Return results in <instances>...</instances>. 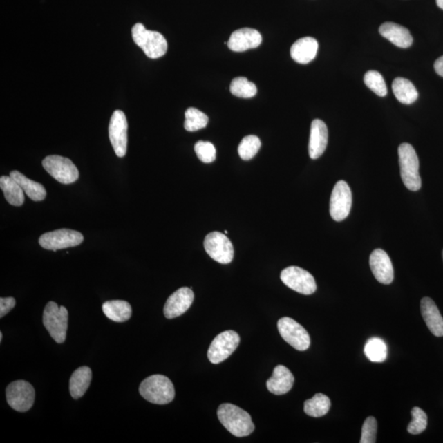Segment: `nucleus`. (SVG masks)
Masks as SVG:
<instances>
[{"label": "nucleus", "mask_w": 443, "mask_h": 443, "mask_svg": "<svg viewBox=\"0 0 443 443\" xmlns=\"http://www.w3.org/2000/svg\"><path fill=\"white\" fill-rule=\"evenodd\" d=\"M330 399L324 394L317 393L305 402L304 411L305 414L311 417L319 418L326 415L330 411Z\"/></svg>", "instance_id": "nucleus-28"}, {"label": "nucleus", "mask_w": 443, "mask_h": 443, "mask_svg": "<svg viewBox=\"0 0 443 443\" xmlns=\"http://www.w3.org/2000/svg\"><path fill=\"white\" fill-rule=\"evenodd\" d=\"M92 379V372L89 367L82 366L73 372L69 381V389L74 399L84 396L89 388Z\"/></svg>", "instance_id": "nucleus-23"}, {"label": "nucleus", "mask_w": 443, "mask_h": 443, "mask_svg": "<svg viewBox=\"0 0 443 443\" xmlns=\"http://www.w3.org/2000/svg\"><path fill=\"white\" fill-rule=\"evenodd\" d=\"M437 6L443 10V0H436Z\"/></svg>", "instance_id": "nucleus-39"}, {"label": "nucleus", "mask_w": 443, "mask_h": 443, "mask_svg": "<svg viewBox=\"0 0 443 443\" xmlns=\"http://www.w3.org/2000/svg\"><path fill=\"white\" fill-rule=\"evenodd\" d=\"M278 328L281 337L293 348L304 352L310 348V337L308 332L295 320L288 317L280 319Z\"/></svg>", "instance_id": "nucleus-11"}, {"label": "nucleus", "mask_w": 443, "mask_h": 443, "mask_svg": "<svg viewBox=\"0 0 443 443\" xmlns=\"http://www.w3.org/2000/svg\"><path fill=\"white\" fill-rule=\"evenodd\" d=\"M217 414L220 423L235 437H247L254 431L252 416L238 406L225 403L218 407Z\"/></svg>", "instance_id": "nucleus-1"}, {"label": "nucleus", "mask_w": 443, "mask_h": 443, "mask_svg": "<svg viewBox=\"0 0 443 443\" xmlns=\"http://www.w3.org/2000/svg\"><path fill=\"white\" fill-rule=\"evenodd\" d=\"M84 236L77 231L59 229L46 232L39 238L41 247L49 251H59L69 247H77L83 243Z\"/></svg>", "instance_id": "nucleus-9"}, {"label": "nucleus", "mask_w": 443, "mask_h": 443, "mask_svg": "<svg viewBox=\"0 0 443 443\" xmlns=\"http://www.w3.org/2000/svg\"><path fill=\"white\" fill-rule=\"evenodd\" d=\"M280 278L287 287L303 295H311L317 289V285L312 274L300 267H286L281 273Z\"/></svg>", "instance_id": "nucleus-8"}, {"label": "nucleus", "mask_w": 443, "mask_h": 443, "mask_svg": "<svg viewBox=\"0 0 443 443\" xmlns=\"http://www.w3.org/2000/svg\"><path fill=\"white\" fill-rule=\"evenodd\" d=\"M204 247L209 256L220 264H230L234 260V245L229 238L221 232H213L206 236Z\"/></svg>", "instance_id": "nucleus-10"}, {"label": "nucleus", "mask_w": 443, "mask_h": 443, "mask_svg": "<svg viewBox=\"0 0 443 443\" xmlns=\"http://www.w3.org/2000/svg\"><path fill=\"white\" fill-rule=\"evenodd\" d=\"M44 169L60 183L72 184L77 181L78 169L72 160L59 155H49L42 161Z\"/></svg>", "instance_id": "nucleus-7"}, {"label": "nucleus", "mask_w": 443, "mask_h": 443, "mask_svg": "<svg viewBox=\"0 0 443 443\" xmlns=\"http://www.w3.org/2000/svg\"><path fill=\"white\" fill-rule=\"evenodd\" d=\"M3 341V333L0 332V341Z\"/></svg>", "instance_id": "nucleus-40"}, {"label": "nucleus", "mask_w": 443, "mask_h": 443, "mask_svg": "<svg viewBox=\"0 0 443 443\" xmlns=\"http://www.w3.org/2000/svg\"><path fill=\"white\" fill-rule=\"evenodd\" d=\"M10 176L19 184L30 199L34 201H41L46 199V190L41 183L32 181L19 171H12Z\"/></svg>", "instance_id": "nucleus-25"}, {"label": "nucleus", "mask_w": 443, "mask_h": 443, "mask_svg": "<svg viewBox=\"0 0 443 443\" xmlns=\"http://www.w3.org/2000/svg\"><path fill=\"white\" fill-rule=\"evenodd\" d=\"M231 93L236 97L249 99L254 97L257 93V87L247 78L243 77H236L232 81L230 85Z\"/></svg>", "instance_id": "nucleus-30"}, {"label": "nucleus", "mask_w": 443, "mask_h": 443, "mask_svg": "<svg viewBox=\"0 0 443 443\" xmlns=\"http://www.w3.org/2000/svg\"><path fill=\"white\" fill-rule=\"evenodd\" d=\"M379 33L381 37L388 39L393 45L402 48V49H406L413 44V37H412L409 30L397 23H384L379 28Z\"/></svg>", "instance_id": "nucleus-21"}, {"label": "nucleus", "mask_w": 443, "mask_h": 443, "mask_svg": "<svg viewBox=\"0 0 443 443\" xmlns=\"http://www.w3.org/2000/svg\"><path fill=\"white\" fill-rule=\"evenodd\" d=\"M139 392L144 399L156 405L169 404L175 397L172 381L161 375H152L142 381Z\"/></svg>", "instance_id": "nucleus-2"}, {"label": "nucleus", "mask_w": 443, "mask_h": 443, "mask_svg": "<svg viewBox=\"0 0 443 443\" xmlns=\"http://www.w3.org/2000/svg\"><path fill=\"white\" fill-rule=\"evenodd\" d=\"M328 131L324 122L314 120L311 124L310 137L309 142L310 157L317 160L323 155L328 146Z\"/></svg>", "instance_id": "nucleus-18"}, {"label": "nucleus", "mask_w": 443, "mask_h": 443, "mask_svg": "<svg viewBox=\"0 0 443 443\" xmlns=\"http://www.w3.org/2000/svg\"><path fill=\"white\" fill-rule=\"evenodd\" d=\"M16 300L13 297L0 298V318H3L15 308Z\"/></svg>", "instance_id": "nucleus-37"}, {"label": "nucleus", "mask_w": 443, "mask_h": 443, "mask_svg": "<svg viewBox=\"0 0 443 443\" xmlns=\"http://www.w3.org/2000/svg\"><path fill=\"white\" fill-rule=\"evenodd\" d=\"M0 187L8 203L13 206L23 205L25 200L23 188L11 176L0 178Z\"/></svg>", "instance_id": "nucleus-27"}, {"label": "nucleus", "mask_w": 443, "mask_h": 443, "mask_svg": "<svg viewBox=\"0 0 443 443\" xmlns=\"http://www.w3.org/2000/svg\"><path fill=\"white\" fill-rule=\"evenodd\" d=\"M370 265L373 274L380 283L389 285L394 279L391 258L384 249H376L370 254Z\"/></svg>", "instance_id": "nucleus-16"}, {"label": "nucleus", "mask_w": 443, "mask_h": 443, "mask_svg": "<svg viewBox=\"0 0 443 443\" xmlns=\"http://www.w3.org/2000/svg\"><path fill=\"white\" fill-rule=\"evenodd\" d=\"M133 41L150 59H159L168 50V42L163 35L147 30L142 23H137L131 29Z\"/></svg>", "instance_id": "nucleus-4"}, {"label": "nucleus", "mask_w": 443, "mask_h": 443, "mask_svg": "<svg viewBox=\"0 0 443 443\" xmlns=\"http://www.w3.org/2000/svg\"><path fill=\"white\" fill-rule=\"evenodd\" d=\"M185 118L184 127L191 133L205 129L209 122L208 116L196 108L187 109L185 112Z\"/></svg>", "instance_id": "nucleus-31"}, {"label": "nucleus", "mask_w": 443, "mask_h": 443, "mask_svg": "<svg viewBox=\"0 0 443 443\" xmlns=\"http://www.w3.org/2000/svg\"><path fill=\"white\" fill-rule=\"evenodd\" d=\"M36 397L33 386L24 380L12 381L6 389L8 404L19 412H26L32 407Z\"/></svg>", "instance_id": "nucleus-6"}, {"label": "nucleus", "mask_w": 443, "mask_h": 443, "mask_svg": "<svg viewBox=\"0 0 443 443\" xmlns=\"http://www.w3.org/2000/svg\"><path fill=\"white\" fill-rule=\"evenodd\" d=\"M442 258H443V251H442Z\"/></svg>", "instance_id": "nucleus-42"}, {"label": "nucleus", "mask_w": 443, "mask_h": 443, "mask_svg": "<svg viewBox=\"0 0 443 443\" xmlns=\"http://www.w3.org/2000/svg\"><path fill=\"white\" fill-rule=\"evenodd\" d=\"M195 152L197 157L205 164L212 163L216 160V149L211 142L199 140L195 144Z\"/></svg>", "instance_id": "nucleus-35"}, {"label": "nucleus", "mask_w": 443, "mask_h": 443, "mask_svg": "<svg viewBox=\"0 0 443 443\" xmlns=\"http://www.w3.org/2000/svg\"><path fill=\"white\" fill-rule=\"evenodd\" d=\"M412 420L408 425L407 431L414 435L423 433L427 428L428 417L425 412L420 407H414L411 410Z\"/></svg>", "instance_id": "nucleus-34"}, {"label": "nucleus", "mask_w": 443, "mask_h": 443, "mask_svg": "<svg viewBox=\"0 0 443 443\" xmlns=\"http://www.w3.org/2000/svg\"><path fill=\"white\" fill-rule=\"evenodd\" d=\"M365 84L372 91H374L377 95L380 97H384L388 94V87L386 85L384 78L379 72L368 71L364 77Z\"/></svg>", "instance_id": "nucleus-33"}, {"label": "nucleus", "mask_w": 443, "mask_h": 443, "mask_svg": "<svg viewBox=\"0 0 443 443\" xmlns=\"http://www.w3.org/2000/svg\"><path fill=\"white\" fill-rule=\"evenodd\" d=\"M43 324L57 343H64L68 326V310L64 306L59 307L54 301H50L44 310Z\"/></svg>", "instance_id": "nucleus-5"}, {"label": "nucleus", "mask_w": 443, "mask_h": 443, "mask_svg": "<svg viewBox=\"0 0 443 443\" xmlns=\"http://www.w3.org/2000/svg\"><path fill=\"white\" fill-rule=\"evenodd\" d=\"M393 91L399 102L404 104H413L419 97L415 86L408 79L397 77L393 82Z\"/></svg>", "instance_id": "nucleus-26"}, {"label": "nucleus", "mask_w": 443, "mask_h": 443, "mask_svg": "<svg viewBox=\"0 0 443 443\" xmlns=\"http://www.w3.org/2000/svg\"><path fill=\"white\" fill-rule=\"evenodd\" d=\"M194 292L191 288H181L173 292L167 300L164 314L167 319H174L186 313L194 301Z\"/></svg>", "instance_id": "nucleus-15"}, {"label": "nucleus", "mask_w": 443, "mask_h": 443, "mask_svg": "<svg viewBox=\"0 0 443 443\" xmlns=\"http://www.w3.org/2000/svg\"><path fill=\"white\" fill-rule=\"evenodd\" d=\"M102 310L107 318L117 323L127 321L133 314V310L129 302L120 300L104 302Z\"/></svg>", "instance_id": "nucleus-24"}, {"label": "nucleus", "mask_w": 443, "mask_h": 443, "mask_svg": "<svg viewBox=\"0 0 443 443\" xmlns=\"http://www.w3.org/2000/svg\"><path fill=\"white\" fill-rule=\"evenodd\" d=\"M377 429H378V424H377L376 419L370 416L364 422L361 443L376 442Z\"/></svg>", "instance_id": "nucleus-36"}, {"label": "nucleus", "mask_w": 443, "mask_h": 443, "mask_svg": "<svg viewBox=\"0 0 443 443\" xmlns=\"http://www.w3.org/2000/svg\"><path fill=\"white\" fill-rule=\"evenodd\" d=\"M294 381L295 378L287 367L278 366L275 367L273 375L267 379L266 386L271 393L284 395L292 388Z\"/></svg>", "instance_id": "nucleus-20"}, {"label": "nucleus", "mask_w": 443, "mask_h": 443, "mask_svg": "<svg viewBox=\"0 0 443 443\" xmlns=\"http://www.w3.org/2000/svg\"><path fill=\"white\" fill-rule=\"evenodd\" d=\"M421 313L428 330L434 336L443 337V318L431 298L424 297L420 303Z\"/></svg>", "instance_id": "nucleus-19"}, {"label": "nucleus", "mask_w": 443, "mask_h": 443, "mask_svg": "<svg viewBox=\"0 0 443 443\" xmlns=\"http://www.w3.org/2000/svg\"><path fill=\"white\" fill-rule=\"evenodd\" d=\"M365 354L371 362H384L388 357L387 345L379 337H372L366 342Z\"/></svg>", "instance_id": "nucleus-29"}, {"label": "nucleus", "mask_w": 443, "mask_h": 443, "mask_svg": "<svg viewBox=\"0 0 443 443\" xmlns=\"http://www.w3.org/2000/svg\"><path fill=\"white\" fill-rule=\"evenodd\" d=\"M262 37L257 30L241 28L232 32L227 46L234 52H244L261 46Z\"/></svg>", "instance_id": "nucleus-17"}, {"label": "nucleus", "mask_w": 443, "mask_h": 443, "mask_svg": "<svg viewBox=\"0 0 443 443\" xmlns=\"http://www.w3.org/2000/svg\"><path fill=\"white\" fill-rule=\"evenodd\" d=\"M399 164L404 185L412 191H417L422 186L420 176V162L417 153L411 144L403 143L398 148Z\"/></svg>", "instance_id": "nucleus-3"}, {"label": "nucleus", "mask_w": 443, "mask_h": 443, "mask_svg": "<svg viewBox=\"0 0 443 443\" xmlns=\"http://www.w3.org/2000/svg\"><path fill=\"white\" fill-rule=\"evenodd\" d=\"M352 205V191L348 183L339 181L336 183L330 198V214L333 220L343 221L348 217Z\"/></svg>", "instance_id": "nucleus-13"}, {"label": "nucleus", "mask_w": 443, "mask_h": 443, "mask_svg": "<svg viewBox=\"0 0 443 443\" xmlns=\"http://www.w3.org/2000/svg\"><path fill=\"white\" fill-rule=\"evenodd\" d=\"M127 124L125 113L122 111H114L109 126V140L117 157L126 155L127 150Z\"/></svg>", "instance_id": "nucleus-14"}, {"label": "nucleus", "mask_w": 443, "mask_h": 443, "mask_svg": "<svg viewBox=\"0 0 443 443\" xmlns=\"http://www.w3.org/2000/svg\"><path fill=\"white\" fill-rule=\"evenodd\" d=\"M238 332L232 330L223 332L210 344L208 359L212 364L222 363L234 353L240 343Z\"/></svg>", "instance_id": "nucleus-12"}, {"label": "nucleus", "mask_w": 443, "mask_h": 443, "mask_svg": "<svg viewBox=\"0 0 443 443\" xmlns=\"http://www.w3.org/2000/svg\"><path fill=\"white\" fill-rule=\"evenodd\" d=\"M261 142L256 135H249L245 137L238 147V153L241 159L243 160H251L260 151Z\"/></svg>", "instance_id": "nucleus-32"}, {"label": "nucleus", "mask_w": 443, "mask_h": 443, "mask_svg": "<svg viewBox=\"0 0 443 443\" xmlns=\"http://www.w3.org/2000/svg\"><path fill=\"white\" fill-rule=\"evenodd\" d=\"M225 234H228V232H227V231H225Z\"/></svg>", "instance_id": "nucleus-41"}, {"label": "nucleus", "mask_w": 443, "mask_h": 443, "mask_svg": "<svg viewBox=\"0 0 443 443\" xmlns=\"http://www.w3.org/2000/svg\"><path fill=\"white\" fill-rule=\"evenodd\" d=\"M319 44L313 37H304L298 39L291 48V56L296 63L307 64L317 57Z\"/></svg>", "instance_id": "nucleus-22"}, {"label": "nucleus", "mask_w": 443, "mask_h": 443, "mask_svg": "<svg viewBox=\"0 0 443 443\" xmlns=\"http://www.w3.org/2000/svg\"><path fill=\"white\" fill-rule=\"evenodd\" d=\"M434 69L438 75L443 77V55L438 58L434 63Z\"/></svg>", "instance_id": "nucleus-38"}]
</instances>
